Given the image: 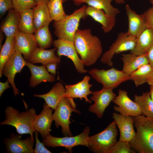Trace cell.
<instances>
[{"label": "cell", "instance_id": "cell-7", "mask_svg": "<svg viewBox=\"0 0 153 153\" xmlns=\"http://www.w3.org/2000/svg\"><path fill=\"white\" fill-rule=\"evenodd\" d=\"M90 131V127L86 126L82 133L75 136L57 137L50 134L43 138L42 141L47 147H64L68 149L69 153H71L73 148L76 146L83 145L89 148L88 140Z\"/></svg>", "mask_w": 153, "mask_h": 153}, {"label": "cell", "instance_id": "cell-22", "mask_svg": "<svg viewBox=\"0 0 153 153\" xmlns=\"http://www.w3.org/2000/svg\"><path fill=\"white\" fill-rule=\"evenodd\" d=\"M85 12L88 16L101 25L102 29L105 33L110 31L115 25V17L107 15L102 9L88 6Z\"/></svg>", "mask_w": 153, "mask_h": 153}, {"label": "cell", "instance_id": "cell-5", "mask_svg": "<svg viewBox=\"0 0 153 153\" xmlns=\"http://www.w3.org/2000/svg\"><path fill=\"white\" fill-rule=\"evenodd\" d=\"M116 127L114 120L103 131L89 136V148L95 153H111L117 141L118 131Z\"/></svg>", "mask_w": 153, "mask_h": 153}, {"label": "cell", "instance_id": "cell-2", "mask_svg": "<svg viewBox=\"0 0 153 153\" xmlns=\"http://www.w3.org/2000/svg\"><path fill=\"white\" fill-rule=\"evenodd\" d=\"M137 132L129 142L136 153H153V117L140 114L133 117Z\"/></svg>", "mask_w": 153, "mask_h": 153}, {"label": "cell", "instance_id": "cell-35", "mask_svg": "<svg viewBox=\"0 0 153 153\" xmlns=\"http://www.w3.org/2000/svg\"><path fill=\"white\" fill-rule=\"evenodd\" d=\"M13 8L20 14L24 11L33 9L37 4L34 0H12Z\"/></svg>", "mask_w": 153, "mask_h": 153}, {"label": "cell", "instance_id": "cell-27", "mask_svg": "<svg viewBox=\"0 0 153 153\" xmlns=\"http://www.w3.org/2000/svg\"><path fill=\"white\" fill-rule=\"evenodd\" d=\"M33 9L34 24L36 31L42 27L49 25L53 20L47 4L37 5Z\"/></svg>", "mask_w": 153, "mask_h": 153}, {"label": "cell", "instance_id": "cell-37", "mask_svg": "<svg viewBox=\"0 0 153 153\" xmlns=\"http://www.w3.org/2000/svg\"><path fill=\"white\" fill-rule=\"evenodd\" d=\"M34 133L35 136L36 144L35 148L34 149V153H51V152L44 146L43 143L40 141L38 139L39 132L35 131Z\"/></svg>", "mask_w": 153, "mask_h": 153}, {"label": "cell", "instance_id": "cell-33", "mask_svg": "<svg viewBox=\"0 0 153 153\" xmlns=\"http://www.w3.org/2000/svg\"><path fill=\"white\" fill-rule=\"evenodd\" d=\"M113 0H86L84 3L88 6L103 10L108 15L116 17L120 13L118 8L113 7L111 5Z\"/></svg>", "mask_w": 153, "mask_h": 153}, {"label": "cell", "instance_id": "cell-10", "mask_svg": "<svg viewBox=\"0 0 153 153\" xmlns=\"http://www.w3.org/2000/svg\"><path fill=\"white\" fill-rule=\"evenodd\" d=\"M26 65V60L22 56V54L14 50L3 68L2 75L7 78V80L11 84L15 96L19 93L14 82L15 75L17 73H20L23 67Z\"/></svg>", "mask_w": 153, "mask_h": 153}, {"label": "cell", "instance_id": "cell-31", "mask_svg": "<svg viewBox=\"0 0 153 153\" xmlns=\"http://www.w3.org/2000/svg\"><path fill=\"white\" fill-rule=\"evenodd\" d=\"M153 72V70L149 64L144 65L132 73L130 75V80L134 82L135 86L147 83L148 78Z\"/></svg>", "mask_w": 153, "mask_h": 153}, {"label": "cell", "instance_id": "cell-16", "mask_svg": "<svg viewBox=\"0 0 153 153\" xmlns=\"http://www.w3.org/2000/svg\"><path fill=\"white\" fill-rule=\"evenodd\" d=\"M15 38L14 50L22 54L24 59L28 60L38 48L34 35L18 31Z\"/></svg>", "mask_w": 153, "mask_h": 153}, {"label": "cell", "instance_id": "cell-36", "mask_svg": "<svg viewBox=\"0 0 153 153\" xmlns=\"http://www.w3.org/2000/svg\"><path fill=\"white\" fill-rule=\"evenodd\" d=\"M136 153L131 147L129 142L119 140L117 141L111 153Z\"/></svg>", "mask_w": 153, "mask_h": 153}, {"label": "cell", "instance_id": "cell-6", "mask_svg": "<svg viewBox=\"0 0 153 153\" xmlns=\"http://www.w3.org/2000/svg\"><path fill=\"white\" fill-rule=\"evenodd\" d=\"M88 72L94 79L102 84L104 88L114 89L130 80V75L113 67L107 70L94 68Z\"/></svg>", "mask_w": 153, "mask_h": 153}, {"label": "cell", "instance_id": "cell-8", "mask_svg": "<svg viewBox=\"0 0 153 153\" xmlns=\"http://www.w3.org/2000/svg\"><path fill=\"white\" fill-rule=\"evenodd\" d=\"M136 38L129 35L127 32L119 33L117 37L109 49L102 55L101 61L112 67V59L114 54L128 50L131 51L134 48Z\"/></svg>", "mask_w": 153, "mask_h": 153}, {"label": "cell", "instance_id": "cell-4", "mask_svg": "<svg viewBox=\"0 0 153 153\" xmlns=\"http://www.w3.org/2000/svg\"><path fill=\"white\" fill-rule=\"evenodd\" d=\"M87 7L83 5L71 14L66 15L61 20L54 21L53 25L54 33L58 39L73 42L75 35L78 29L80 20L88 16L85 12Z\"/></svg>", "mask_w": 153, "mask_h": 153}, {"label": "cell", "instance_id": "cell-45", "mask_svg": "<svg viewBox=\"0 0 153 153\" xmlns=\"http://www.w3.org/2000/svg\"><path fill=\"white\" fill-rule=\"evenodd\" d=\"M37 5L47 4L50 0H34Z\"/></svg>", "mask_w": 153, "mask_h": 153}, {"label": "cell", "instance_id": "cell-20", "mask_svg": "<svg viewBox=\"0 0 153 153\" xmlns=\"http://www.w3.org/2000/svg\"><path fill=\"white\" fill-rule=\"evenodd\" d=\"M26 61V65L29 69L31 74L29 82L30 87L34 88L42 82H51L55 81L54 75L48 73L45 65L37 66L28 60Z\"/></svg>", "mask_w": 153, "mask_h": 153}, {"label": "cell", "instance_id": "cell-40", "mask_svg": "<svg viewBox=\"0 0 153 153\" xmlns=\"http://www.w3.org/2000/svg\"><path fill=\"white\" fill-rule=\"evenodd\" d=\"M58 63L52 62L49 63L45 65L48 72L55 75L56 73V68Z\"/></svg>", "mask_w": 153, "mask_h": 153}, {"label": "cell", "instance_id": "cell-29", "mask_svg": "<svg viewBox=\"0 0 153 153\" xmlns=\"http://www.w3.org/2000/svg\"><path fill=\"white\" fill-rule=\"evenodd\" d=\"M20 14L18 31L28 33H34L36 30L34 24L33 9L27 10Z\"/></svg>", "mask_w": 153, "mask_h": 153}, {"label": "cell", "instance_id": "cell-43", "mask_svg": "<svg viewBox=\"0 0 153 153\" xmlns=\"http://www.w3.org/2000/svg\"><path fill=\"white\" fill-rule=\"evenodd\" d=\"M69 0L73 1L75 5L78 6L80 5L82 3H84L86 0H63V2H64Z\"/></svg>", "mask_w": 153, "mask_h": 153}, {"label": "cell", "instance_id": "cell-13", "mask_svg": "<svg viewBox=\"0 0 153 153\" xmlns=\"http://www.w3.org/2000/svg\"><path fill=\"white\" fill-rule=\"evenodd\" d=\"M112 89H102L92 92L90 99L94 104L90 106L89 111L95 114L98 118H101L105 110L116 96Z\"/></svg>", "mask_w": 153, "mask_h": 153}, {"label": "cell", "instance_id": "cell-15", "mask_svg": "<svg viewBox=\"0 0 153 153\" xmlns=\"http://www.w3.org/2000/svg\"><path fill=\"white\" fill-rule=\"evenodd\" d=\"M128 92L119 89L118 95L116 96L112 101L118 106H114V109L121 114L136 116L143 115L138 104L133 101L128 95Z\"/></svg>", "mask_w": 153, "mask_h": 153}, {"label": "cell", "instance_id": "cell-14", "mask_svg": "<svg viewBox=\"0 0 153 153\" xmlns=\"http://www.w3.org/2000/svg\"><path fill=\"white\" fill-rule=\"evenodd\" d=\"M22 135L12 133L9 138L4 139L6 152L9 153H34V141L31 137L22 139Z\"/></svg>", "mask_w": 153, "mask_h": 153}, {"label": "cell", "instance_id": "cell-44", "mask_svg": "<svg viewBox=\"0 0 153 153\" xmlns=\"http://www.w3.org/2000/svg\"><path fill=\"white\" fill-rule=\"evenodd\" d=\"M147 83L150 86H153V72L148 78Z\"/></svg>", "mask_w": 153, "mask_h": 153}, {"label": "cell", "instance_id": "cell-32", "mask_svg": "<svg viewBox=\"0 0 153 153\" xmlns=\"http://www.w3.org/2000/svg\"><path fill=\"white\" fill-rule=\"evenodd\" d=\"M6 40L1 49L0 54V77L5 64L12 55L14 50L15 36L6 38Z\"/></svg>", "mask_w": 153, "mask_h": 153}, {"label": "cell", "instance_id": "cell-39", "mask_svg": "<svg viewBox=\"0 0 153 153\" xmlns=\"http://www.w3.org/2000/svg\"><path fill=\"white\" fill-rule=\"evenodd\" d=\"M144 13L147 28L153 29V7L148 8Z\"/></svg>", "mask_w": 153, "mask_h": 153}, {"label": "cell", "instance_id": "cell-48", "mask_svg": "<svg viewBox=\"0 0 153 153\" xmlns=\"http://www.w3.org/2000/svg\"><path fill=\"white\" fill-rule=\"evenodd\" d=\"M116 3L119 4H124L125 3L126 0H113Z\"/></svg>", "mask_w": 153, "mask_h": 153}, {"label": "cell", "instance_id": "cell-46", "mask_svg": "<svg viewBox=\"0 0 153 153\" xmlns=\"http://www.w3.org/2000/svg\"><path fill=\"white\" fill-rule=\"evenodd\" d=\"M3 33L0 30V49H1L2 47V42L3 40L4 39V35L3 34Z\"/></svg>", "mask_w": 153, "mask_h": 153}, {"label": "cell", "instance_id": "cell-47", "mask_svg": "<svg viewBox=\"0 0 153 153\" xmlns=\"http://www.w3.org/2000/svg\"><path fill=\"white\" fill-rule=\"evenodd\" d=\"M150 92H149L150 94L151 98L153 102V86H150Z\"/></svg>", "mask_w": 153, "mask_h": 153}, {"label": "cell", "instance_id": "cell-12", "mask_svg": "<svg viewBox=\"0 0 153 153\" xmlns=\"http://www.w3.org/2000/svg\"><path fill=\"white\" fill-rule=\"evenodd\" d=\"M90 77L89 76H85L83 80L78 83L73 85H65L66 89L64 97L68 98L73 108L76 109V105L73 98H79L80 100L83 98L86 102L91 103V101L88 98V96L92 94L90 89L92 85L89 83Z\"/></svg>", "mask_w": 153, "mask_h": 153}, {"label": "cell", "instance_id": "cell-11", "mask_svg": "<svg viewBox=\"0 0 153 153\" xmlns=\"http://www.w3.org/2000/svg\"><path fill=\"white\" fill-rule=\"evenodd\" d=\"M53 45L57 50V55L59 57L64 56L73 62L76 69L80 73L88 72L84 69V64L77 55L74 42L58 39L53 41Z\"/></svg>", "mask_w": 153, "mask_h": 153}, {"label": "cell", "instance_id": "cell-3", "mask_svg": "<svg viewBox=\"0 0 153 153\" xmlns=\"http://www.w3.org/2000/svg\"><path fill=\"white\" fill-rule=\"evenodd\" d=\"M5 112V120L0 123V125L13 126L18 133L21 135L29 134L34 141L33 134L35 130L34 123L37 115L34 108L20 112L12 107L9 106L6 108Z\"/></svg>", "mask_w": 153, "mask_h": 153}, {"label": "cell", "instance_id": "cell-28", "mask_svg": "<svg viewBox=\"0 0 153 153\" xmlns=\"http://www.w3.org/2000/svg\"><path fill=\"white\" fill-rule=\"evenodd\" d=\"M134 101L139 106L143 115L147 117H153V102L149 92H143L141 95H135Z\"/></svg>", "mask_w": 153, "mask_h": 153}, {"label": "cell", "instance_id": "cell-23", "mask_svg": "<svg viewBox=\"0 0 153 153\" xmlns=\"http://www.w3.org/2000/svg\"><path fill=\"white\" fill-rule=\"evenodd\" d=\"M65 90L63 84L61 82H57L48 93L41 95L34 94L33 95L43 99L48 105L55 110L64 97Z\"/></svg>", "mask_w": 153, "mask_h": 153}, {"label": "cell", "instance_id": "cell-24", "mask_svg": "<svg viewBox=\"0 0 153 153\" xmlns=\"http://www.w3.org/2000/svg\"><path fill=\"white\" fill-rule=\"evenodd\" d=\"M121 58L123 63L122 71L130 75L140 67L148 64L147 54L137 56L130 53L122 54Z\"/></svg>", "mask_w": 153, "mask_h": 153}, {"label": "cell", "instance_id": "cell-34", "mask_svg": "<svg viewBox=\"0 0 153 153\" xmlns=\"http://www.w3.org/2000/svg\"><path fill=\"white\" fill-rule=\"evenodd\" d=\"M63 0H50L47 4L51 17L53 20H59L67 15L63 8Z\"/></svg>", "mask_w": 153, "mask_h": 153}, {"label": "cell", "instance_id": "cell-19", "mask_svg": "<svg viewBox=\"0 0 153 153\" xmlns=\"http://www.w3.org/2000/svg\"><path fill=\"white\" fill-rule=\"evenodd\" d=\"M53 109L45 103L40 113L37 115L34 123L35 130L39 133L42 138L50 134L51 127L54 120Z\"/></svg>", "mask_w": 153, "mask_h": 153}, {"label": "cell", "instance_id": "cell-9", "mask_svg": "<svg viewBox=\"0 0 153 153\" xmlns=\"http://www.w3.org/2000/svg\"><path fill=\"white\" fill-rule=\"evenodd\" d=\"M73 112L81 114L79 110L73 107L69 99L64 97L55 110L53 114L56 127L58 128L61 126L62 133L65 136H72L69 125L71 123L70 117Z\"/></svg>", "mask_w": 153, "mask_h": 153}, {"label": "cell", "instance_id": "cell-17", "mask_svg": "<svg viewBox=\"0 0 153 153\" xmlns=\"http://www.w3.org/2000/svg\"><path fill=\"white\" fill-rule=\"evenodd\" d=\"M112 118L115 121L119 129L120 137L119 140L129 142L135 136L133 127V117L114 112Z\"/></svg>", "mask_w": 153, "mask_h": 153}, {"label": "cell", "instance_id": "cell-18", "mask_svg": "<svg viewBox=\"0 0 153 153\" xmlns=\"http://www.w3.org/2000/svg\"><path fill=\"white\" fill-rule=\"evenodd\" d=\"M125 8L128 22L127 32L129 35L136 38L147 28L144 13L137 14L128 4L125 5Z\"/></svg>", "mask_w": 153, "mask_h": 153}, {"label": "cell", "instance_id": "cell-21", "mask_svg": "<svg viewBox=\"0 0 153 153\" xmlns=\"http://www.w3.org/2000/svg\"><path fill=\"white\" fill-rule=\"evenodd\" d=\"M153 47V29L147 28L136 39L135 47L130 52L137 56L147 54Z\"/></svg>", "mask_w": 153, "mask_h": 153}, {"label": "cell", "instance_id": "cell-49", "mask_svg": "<svg viewBox=\"0 0 153 153\" xmlns=\"http://www.w3.org/2000/svg\"><path fill=\"white\" fill-rule=\"evenodd\" d=\"M150 2L152 5L153 7V0H149Z\"/></svg>", "mask_w": 153, "mask_h": 153}, {"label": "cell", "instance_id": "cell-25", "mask_svg": "<svg viewBox=\"0 0 153 153\" xmlns=\"http://www.w3.org/2000/svg\"><path fill=\"white\" fill-rule=\"evenodd\" d=\"M20 17V14L14 8L8 11L0 26V30L4 33L6 38L15 36L18 31Z\"/></svg>", "mask_w": 153, "mask_h": 153}, {"label": "cell", "instance_id": "cell-38", "mask_svg": "<svg viewBox=\"0 0 153 153\" xmlns=\"http://www.w3.org/2000/svg\"><path fill=\"white\" fill-rule=\"evenodd\" d=\"M13 8L12 0H0V18H1L6 12Z\"/></svg>", "mask_w": 153, "mask_h": 153}, {"label": "cell", "instance_id": "cell-30", "mask_svg": "<svg viewBox=\"0 0 153 153\" xmlns=\"http://www.w3.org/2000/svg\"><path fill=\"white\" fill-rule=\"evenodd\" d=\"M49 25L42 27L35 31L34 35L38 48L45 49L50 47L53 41Z\"/></svg>", "mask_w": 153, "mask_h": 153}, {"label": "cell", "instance_id": "cell-1", "mask_svg": "<svg viewBox=\"0 0 153 153\" xmlns=\"http://www.w3.org/2000/svg\"><path fill=\"white\" fill-rule=\"evenodd\" d=\"M73 42L77 53L86 66L95 64L101 55L103 49L100 40L92 35L89 29H78Z\"/></svg>", "mask_w": 153, "mask_h": 153}, {"label": "cell", "instance_id": "cell-41", "mask_svg": "<svg viewBox=\"0 0 153 153\" xmlns=\"http://www.w3.org/2000/svg\"><path fill=\"white\" fill-rule=\"evenodd\" d=\"M9 82L7 80L5 82H0V97L4 91L11 87V86L9 85Z\"/></svg>", "mask_w": 153, "mask_h": 153}, {"label": "cell", "instance_id": "cell-42", "mask_svg": "<svg viewBox=\"0 0 153 153\" xmlns=\"http://www.w3.org/2000/svg\"><path fill=\"white\" fill-rule=\"evenodd\" d=\"M146 54L148 64L153 70V47Z\"/></svg>", "mask_w": 153, "mask_h": 153}, {"label": "cell", "instance_id": "cell-26", "mask_svg": "<svg viewBox=\"0 0 153 153\" xmlns=\"http://www.w3.org/2000/svg\"><path fill=\"white\" fill-rule=\"evenodd\" d=\"M56 50L55 48L46 50L38 47L28 61L33 64L40 63L45 66L51 63H59L61 61L60 57L55 55Z\"/></svg>", "mask_w": 153, "mask_h": 153}]
</instances>
